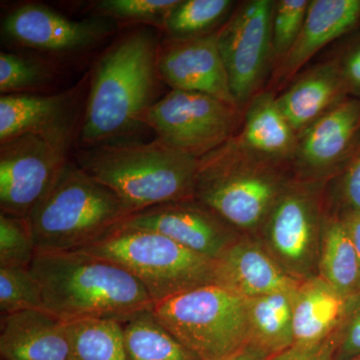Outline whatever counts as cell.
<instances>
[{"mask_svg":"<svg viewBox=\"0 0 360 360\" xmlns=\"http://www.w3.org/2000/svg\"><path fill=\"white\" fill-rule=\"evenodd\" d=\"M44 309L65 322H123L153 309L143 285L120 265L82 251H37L30 266Z\"/></svg>","mask_w":360,"mask_h":360,"instance_id":"1","label":"cell"},{"mask_svg":"<svg viewBox=\"0 0 360 360\" xmlns=\"http://www.w3.org/2000/svg\"><path fill=\"white\" fill-rule=\"evenodd\" d=\"M155 33L139 30L125 35L106 52L91 84L80 141L89 146L134 129L155 103L160 75Z\"/></svg>","mask_w":360,"mask_h":360,"instance_id":"2","label":"cell"},{"mask_svg":"<svg viewBox=\"0 0 360 360\" xmlns=\"http://www.w3.org/2000/svg\"><path fill=\"white\" fill-rule=\"evenodd\" d=\"M77 165L111 189L132 214L194 198L200 160L155 139L90 146L78 153Z\"/></svg>","mask_w":360,"mask_h":360,"instance_id":"3","label":"cell"},{"mask_svg":"<svg viewBox=\"0 0 360 360\" xmlns=\"http://www.w3.org/2000/svg\"><path fill=\"white\" fill-rule=\"evenodd\" d=\"M130 215L111 189L68 163L26 215L37 251H78L96 243Z\"/></svg>","mask_w":360,"mask_h":360,"instance_id":"4","label":"cell"},{"mask_svg":"<svg viewBox=\"0 0 360 360\" xmlns=\"http://www.w3.org/2000/svg\"><path fill=\"white\" fill-rule=\"evenodd\" d=\"M286 168L253 158L231 139L200 158L194 198L236 231H255L290 184Z\"/></svg>","mask_w":360,"mask_h":360,"instance_id":"5","label":"cell"},{"mask_svg":"<svg viewBox=\"0 0 360 360\" xmlns=\"http://www.w3.org/2000/svg\"><path fill=\"white\" fill-rule=\"evenodd\" d=\"M78 251L110 260L127 269L155 303L200 286L217 284L214 260L156 232L115 227Z\"/></svg>","mask_w":360,"mask_h":360,"instance_id":"6","label":"cell"},{"mask_svg":"<svg viewBox=\"0 0 360 360\" xmlns=\"http://www.w3.org/2000/svg\"><path fill=\"white\" fill-rule=\"evenodd\" d=\"M161 326L201 360H227L250 342L245 298L219 284L153 304Z\"/></svg>","mask_w":360,"mask_h":360,"instance_id":"7","label":"cell"},{"mask_svg":"<svg viewBox=\"0 0 360 360\" xmlns=\"http://www.w3.org/2000/svg\"><path fill=\"white\" fill-rule=\"evenodd\" d=\"M243 118L240 108L217 97L172 90L146 110L139 122L155 130L158 141L200 160L229 141Z\"/></svg>","mask_w":360,"mask_h":360,"instance_id":"8","label":"cell"},{"mask_svg":"<svg viewBox=\"0 0 360 360\" xmlns=\"http://www.w3.org/2000/svg\"><path fill=\"white\" fill-rule=\"evenodd\" d=\"M324 221L319 194L309 180L290 181L262 225L267 250L300 283L316 276Z\"/></svg>","mask_w":360,"mask_h":360,"instance_id":"9","label":"cell"},{"mask_svg":"<svg viewBox=\"0 0 360 360\" xmlns=\"http://www.w3.org/2000/svg\"><path fill=\"white\" fill-rule=\"evenodd\" d=\"M274 0L241 2L217 32V44L229 86L243 110L266 80L274 60Z\"/></svg>","mask_w":360,"mask_h":360,"instance_id":"10","label":"cell"},{"mask_svg":"<svg viewBox=\"0 0 360 360\" xmlns=\"http://www.w3.org/2000/svg\"><path fill=\"white\" fill-rule=\"evenodd\" d=\"M71 137L25 134L1 142V213L26 217L68 165Z\"/></svg>","mask_w":360,"mask_h":360,"instance_id":"11","label":"cell"},{"mask_svg":"<svg viewBox=\"0 0 360 360\" xmlns=\"http://www.w3.org/2000/svg\"><path fill=\"white\" fill-rule=\"evenodd\" d=\"M117 227L156 232L214 262L240 238L238 231L195 198L132 213Z\"/></svg>","mask_w":360,"mask_h":360,"instance_id":"12","label":"cell"},{"mask_svg":"<svg viewBox=\"0 0 360 360\" xmlns=\"http://www.w3.org/2000/svg\"><path fill=\"white\" fill-rule=\"evenodd\" d=\"M158 65L161 79L172 90L200 92L239 108L220 56L217 32L194 39H168L160 47Z\"/></svg>","mask_w":360,"mask_h":360,"instance_id":"13","label":"cell"},{"mask_svg":"<svg viewBox=\"0 0 360 360\" xmlns=\"http://www.w3.org/2000/svg\"><path fill=\"white\" fill-rule=\"evenodd\" d=\"M360 134V99H345L298 134L292 167L300 176H328L347 160Z\"/></svg>","mask_w":360,"mask_h":360,"instance_id":"14","label":"cell"},{"mask_svg":"<svg viewBox=\"0 0 360 360\" xmlns=\"http://www.w3.org/2000/svg\"><path fill=\"white\" fill-rule=\"evenodd\" d=\"M2 30L26 47L52 52L79 51L110 32L101 21H75L37 4H25L9 13Z\"/></svg>","mask_w":360,"mask_h":360,"instance_id":"15","label":"cell"},{"mask_svg":"<svg viewBox=\"0 0 360 360\" xmlns=\"http://www.w3.org/2000/svg\"><path fill=\"white\" fill-rule=\"evenodd\" d=\"M217 284L245 300L296 290L291 277L259 243L240 238L215 262Z\"/></svg>","mask_w":360,"mask_h":360,"instance_id":"16","label":"cell"},{"mask_svg":"<svg viewBox=\"0 0 360 360\" xmlns=\"http://www.w3.org/2000/svg\"><path fill=\"white\" fill-rule=\"evenodd\" d=\"M360 20V0H310L300 37L277 63L274 85H283L326 45L349 32Z\"/></svg>","mask_w":360,"mask_h":360,"instance_id":"17","label":"cell"},{"mask_svg":"<svg viewBox=\"0 0 360 360\" xmlns=\"http://www.w3.org/2000/svg\"><path fill=\"white\" fill-rule=\"evenodd\" d=\"M245 108L243 122L231 141L257 160L292 167L297 134L279 110L276 94L269 90L259 92Z\"/></svg>","mask_w":360,"mask_h":360,"instance_id":"18","label":"cell"},{"mask_svg":"<svg viewBox=\"0 0 360 360\" xmlns=\"http://www.w3.org/2000/svg\"><path fill=\"white\" fill-rule=\"evenodd\" d=\"M77 89L56 96L4 94L0 98V142L25 134H73Z\"/></svg>","mask_w":360,"mask_h":360,"instance_id":"19","label":"cell"},{"mask_svg":"<svg viewBox=\"0 0 360 360\" xmlns=\"http://www.w3.org/2000/svg\"><path fill=\"white\" fill-rule=\"evenodd\" d=\"M0 354L4 360H68V322L44 309L1 316Z\"/></svg>","mask_w":360,"mask_h":360,"instance_id":"20","label":"cell"},{"mask_svg":"<svg viewBox=\"0 0 360 360\" xmlns=\"http://www.w3.org/2000/svg\"><path fill=\"white\" fill-rule=\"evenodd\" d=\"M345 80L335 61H324L295 78L283 94L276 96L279 110L296 134L347 99Z\"/></svg>","mask_w":360,"mask_h":360,"instance_id":"21","label":"cell"},{"mask_svg":"<svg viewBox=\"0 0 360 360\" xmlns=\"http://www.w3.org/2000/svg\"><path fill=\"white\" fill-rule=\"evenodd\" d=\"M350 302L319 276L302 281L293 305V345L310 347L330 338L341 328Z\"/></svg>","mask_w":360,"mask_h":360,"instance_id":"22","label":"cell"},{"mask_svg":"<svg viewBox=\"0 0 360 360\" xmlns=\"http://www.w3.org/2000/svg\"><path fill=\"white\" fill-rule=\"evenodd\" d=\"M297 288L246 300L248 343L260 348L270 359L295 345L293 305Z\"/></svg>","mask_w":360,"mask_h":360,"instance_id":"23","label":"cell"},{"mask_svg":"<svg viewBox=\"0 0 360 360\" xmlns=\"http://www.w3.org/2000/svg\"><path fill=\"white\" fill-rule=\"evenodd\" d=\"M319 276L349 300L360 295V260L342 219L324 221Z\"/></svg>","mask_w":360,"mask_h":360,"instance_id":"24","label":"cell"},{"mask_svg":"<svg viewBox=\"0 0 360 360\" xmlns=\"http://www.w3.org/2000/svg\"><path fill=\"white\" fill-rule=\"evenodd\" d=\"M127 360H201L155 319L153 309L123 322Z\"/></svg>","mask_w":360,"mask_h":360,"instance_id":"25","label":"cell"},{"mask_svg":"<svg viewBox=\"0 0 360 360\" xmlns=\"http://www.w3.org/2000/svg\"><path fill=\"white\" fill-rule=\"evenodd\" d=\"M68 360H127L122 322L86 319L68 322Z\"/></svg>","mask_w":360,"mask_h":360,"instance_id":"26","label":"cell"},{"mask_svg":"<svg viewBox=\"0 0 360 360\" xmlns=\"http://www.w3.org/2000/svg\"><path fill=\"white\" fill-rule=\"evenodd\" d=\"M236 2L231 0H180L165 23L172 39H189L210 34Z\"/></svg>","mask_w":360,"mask_h":360,"instance_id":"27","label":"cell"},{"mask_svg":"<svg viewBox=\"0 0 360 360\" xmlns=\"http://www.w3.org/2000/svg\"><path fill=\"white\" fill-rule=\"evenodd\" d=\"M40 309H44L41 290L30 267L0 266L1 316Z\"/></svg>","mask_w":360,"mask_h":360,"instance_id":"28","label":"cell"},{"mask_svg":"<svg viewBox=\"0 0 360 360\" xmlns=\"http://www.w3.org/2000/svg\"><path fill=\"white\" fill-rule=\"evenodd\" d=\"M35 255L26 217L0 213V266L30 267Z\"/></svg>","mask_w":360,"mask_h":360,"instance_id":"29","label":"cell"},{"mask_svg":"<svg viewBox=\"0 0 360 360\" xmlns=\"http://www.w3.org/2000/svg\"><path fill=\"white\" fill-rule=\"evenodd\" d=\"M310 0H278L272 15V45L274 60L278 63L300 37L307 18Z\"/></svg>","mask_w":360,"mask_h":360,"instance_id":"30","label":"cell"},{"mask_svg":"<svg viewBox=\"0 0 360 360\" xmlns=\"http://www.w3.org/2000/svg\"><path fill=\"white\" fill-rule=\"evenodd\" d=\"M180 0H105L97 4L104 15L165 28Z\"/></svg>","mask_w":360,"mask_h":360,"instance_id":"31","label":"cell"},{"mask_svg":"<svg viewBox=\"0 0 360 360\" xmlns=\"http://www.w3.org/2000/svg\"><path fill=\"white\" fill-rule=\"evenodd\" d=\"M51 78L49 70L32 59L18 54L0 53V91L18 94L37 89Z\"/></svg>","mask_w":360,"mask_h":360,"instance_id":"32","label":"cell"},{"mask_svg":"<svg viewBox=\"0 0 360 360\" xmlns=\"http://www.w3.org/2000/svg\"><path fill=\"white\" fill-rule=\"evenodd\" d=\"M333 60L345 80L348 94L360 96V37L343 47Z\"/></svg>","mask_w":360,"mask_h":360,"instance_id":"33","label":"cell"},{"mask_svg":"<svg viewBox=\"0 0 360 360\" xmlns=\"http://www.w3.org/2000/svg\"><path fill=\"white\" fill-rule=\"evenodd\" d=\"M341 333L342 328L322 342L310 347L292 345L285 352L274 355L269 360H335Z\"/></svg>","mask_w":360,"mask_h":360,"instance_id":"34","label":"cell"},{"mask_svg":"<svg viewBox=\"0 0 360 360\" xmlns=\"http://www.w3.org/2000/svg\"><path fill=\"white\" fill-rule=\"evenodd\" d=\"M341 193L348 212H360V149L343 175Z\"/></svg>","mask_w":360,"mask_h":360,"instance_id":"35","label":"cell"},{"mask_svg":"<svg viewBox=\"0 0 360 360\" xmlns=\"http://www.w3.org/2000/svg\"><path fill=\"white\" fill-rule=\"evenodd\" d=\"M357 355H360V309L352 317L347 328H342L335 360H347Z\"/></svg>","mask_w":360,"mask_h":360,"instance_id":"36","label":"cell"},{"mask_svg":"<svg viewBox=\"0 0 360 360\" xmlns=\"http://www.w3.org/2000/svg\"><path fill=\"white\" fill-rule=\"evenodd\" d=\"M342 219L360 260V212H347Z\"/></svg>","mask_w":360,"mask_h":360,"instance_id":"37","label":"cell"},{"mask_svg":"<svg viewBox=\"0 0 360 360\" xmlns=\"http://www.w3.org/2000/svg\"><path fill=\"white\" fill-rule=\"evenodd\" d=\"M269 355L262 352L260 348L248 343L245 348L234 354L231 359L227 360H269Z\"/></svg>","mask_w":360,"mask_h":360,"instance_id":"38","label":"cell"},{"mask_svg":"<svg viewBox=\"0 0 360 360\" xmlns=\"http://www.w3.org/2000/svg\"><path fill=\"white\" fill-rule=\"evenodd\" d=\"M347 360H360V355H357V356L352 357V359H347Z\"/></svg>","mask_w":360,"mask_h":360,"instance_id":"39","label":"cell"},{"mask_svg":"<svg viewBox=\"0 0 360 360\" xmlns=\"http://www.w3.org/2000/svg\"><path fill=\"white\" fill-rule=\"evenodd\" d=\"M1 360H4V359H1Z\"/></svg>","mask_w":360,"mask_h":360,"instance_id":"40","label":"cell"}]
</instances>
